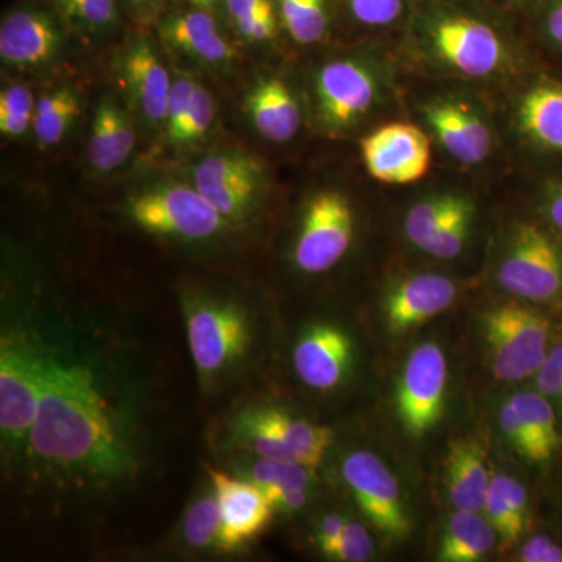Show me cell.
I'll return each mask as SVG.
<instances>
[{"mask_svg": "<svg viewBox=\"0 0 562 562\" xmlns=\"http://www.w3.org/2000/svg\"><path fill=\"white\" fill-rule=\"evenodd\" d=\"M33 453L70 472L113 479L131 453L94 375L80 364L43 357L38 416L29 436Z\"/></svg>", "mask_w": 562, "mask_h": 562, "instance_id": "6da1fadb", "label": "cell"}, {"mask_svg": "<svg viewBox=\"0 0 562 562\" xmlns=\"http://www.w3.org/2000/svg\"><path fill=\"white\" fill-rule=\"evenodd\" d=\"M425 46L447 69L484 79L505 68L508 52L491 24L453 9L428 11L422 20Z\"/></svg>", "mask_w": 562, "mask_h": 562, "instance_id": "7a4b0ae2", "label": "cell"}, {"mask_svg": "<svg viewBox=\"0 0 562 562\" xmlns=\"http://www.w3.org/2000/svg\"><path fill=\"white\" fill-rule=\"evenodd\" d=\"M550 335L549 319L528 306L505 303L491 310L484 336L495 379L514 383L536 375L549 353Z\"/></svg>", "mask_w": 562, "mask_h": 562, "instance_id": "3957f363", "label": "cell"}, {"mask_svg": "<svg viewBox=\"0 0 562 562\" xmlns=\"http://www.w3.org/2000/svg\"><path fill=\"white\" fill-rule=\"evenodd\" d=\"M497 280L503 290L522 301H562V247L538 224H517L498 262Z\"/></svg>", "mask_w": 562, "mask_h": 562, "instance_id": "277c9868", "label": "cell"}, {"mask_svg": "<svg viewBox=\"0 0 562 562\" xmlns=\"http://www.w3.org/2000/svg\"><path fill=\"white\" fill-rule=\"evenodd\" d=\"M128 216L143 231L184 239H209L225 217L195 187L168 184L140 192L128 202Z\"/></svg>", "mask_w": 562, "mask_h": 562, "instance_id": "5b68a950", "label": "cell"}, {"mask_svg": "<svg viewBox=\"0 0 562 562\" xmlns=\"http://www.w3.org/2000/svg\"><path fill=\"white\" fill-rule=\"evenodd\" d=\"M355 213L347 195L321 191L303 211L301 231L294 246V261L305 273L330 271L350 249Z\"/></svg>", "mask_w": 562, "mask_h": 562, "instance_id": "8992f818", "label": "cell"}, {"mask_svg": "<svg viewBox=\"0 0 562 562\" xmlns=\"http://www.w3.org/2000/svg\"><path fill=\"white\" fill-rule=\"evenodd\" d=\"M449 366L436 342H424L412 351L397 390V414L403 428L422 438L441 420L446 402Z\"/></svg>", "mask_w": 562, "mask_h": 562, "instance_id": "52a82bcc", "label": "cell"}, {"mask_svg": "<svg viewBox=\"0 0 562 562\" xmlns=\"http://www.w3.org/2000/svg\"><path fill=\"white\" fill-rule=\"evenodd\" d=\"M341 475L361 512L384 536L402 539L412 531L401 484L375 453L355 450L347 454Z\"/></svg>", "mask_w": 562, "mask_h": 562, "instance_id": "ba28073f", "label": "cell"}, {"mask_svg": "<svg viewBox=\"0 0 562 562\" xmlns=\"http://www.w3.org/2000/svg\"><path fill=\"white\" fill-rule=\"evenodd\" d=\"M43 357L24 344L3 342L0 353V430L9 443H24L38 416Z\"/></svg>", "mask_w": 562, "mask_h": 562, "instance_id": "9c48e42d", "label": "cell"}, {"mask_svg": "<svg viewBox=\"0 0 562 562\" xmlns=\"http://www.w3.org/2000/svg\"><path fill=\"white\" fill-rule=\"evenodd\" d=\"M187 331L192 360L203 375L224 371L249 347V322L233 305L206 302L192 306Z\"/></svg>", "mask_w": 562, "mask_h": 562, "instance_id": "30bf717a", "label": "cell"}, {"mask_svg": "<svg viewBox=\"0 0 562 562\" xmlns=\"http://www.w3.org/2000/svg\"><path fill=\"white\" fill-rule=\"evenodd\" d=\"M317 121L330 133L353 127L371 111L379 94L375 76L355 60L327 63L314 81Z\"/></svg>", "mask_w": 562, "mask_h": 562, "instance_id": "8fae6325", "label": "cell"}, {"mask_svg": "<svg viewBox=\"0 0 562 562\" xmlns=\"http://www.w3.org/2000/svg\"><path fill=\"white\" fill-rule=\"evenodd\" d=\"M66 25L49 5L24 3L0 24V57L16 69L49 65L60 54Z\"/></svg>", "mask_w": 562, "mask_h": 562, "instance_id": "7c38bea8", "label": "cell"}, {"mask_svg": "<svg viewBox=\"0 0 562 562\" xmlns=\"http://www.w3.org/2000/svg\"><path fill=\"white\" fill-rule=\"evenodd\" d=\"M361 155L372 179L387 184H409L430 169V139L405 122L383 125L361 140Z\"/></svg>", "mask_w": 562, "mask_h": 562, "instance_id": "4fadbf2b", "label": "cell"}, {"mask_svg": "<svg viewBox=\"0 0 562 562\" xmlns=\"http://www.w3.org/2000/svg\"><path fill=\"white\" fill-rule=\"evenodd\" d=\"M222 516V550L232 552L257 538L271 522L273 508L268 495L254 482L233 479L209 468Z\"/></svg>", "mask_w": 562, "mask_h": 562, "instance_id": "5bb4252c", "label": "cell"}, {"mask_svg": "<svg viewBox=\"0 0 562 562\" xmlns=\"http://www.w3.org/2000/svg\"><path fill=\"white\" fill-rule=\"evenodd\" d=\"M457 295V284L449 277L414 273L387 292L384 324L392 335H402L449 310Z\"/></svg>", "mask_w": 562, "mask_h": 562, "instance_id": "9a60e30c", "label": "cell"}, {"mask_svg": "<svg viewBox=\"0 0 562 562\" xmlns=\"http://www.w3.org/2000/svg\"><path fill=\"white\" fill-rule=\"evenodd\" d=\"M422 111L436 139L453 160L475 166L490 157V127L471 105L457 99L441 98L425 103Z\"/></svg>", "mask_w": 562, "mask_h": 562, "instance_id": "2e32d148", "label": "cell"}, {"mask_svg": "<svg viewBox=\"0 0 562 562\" xmlns=\"http://www.w3.org/2000/svg\"><path fill=\"white\" fill-rule=\"evenodd\" d=\"M353 360L349 335L335 325L308 328L292 353L294 371L306 386L330 391L346 379Z\"/></svg>", "mask_w": 562, "mask_h": 562, "instance_id": "e0dca14e", "label": "cell"}, {"mask_svg": "<svg viewBox=\"0 0 562 562\" xmlns=\"http://www.w3.org/2000/svg\"><path fill=\"white\" fill-rule=\"evenodd\" d=\"M122 76L150 124L165 125L172 79L147 36L133 38L122 58Z\"/></svg>", "mask_w": 562, "mask_h": 562, "instance_id": "ac0fdd59", "label": "cell"}, {"mask_svg": "<svg viewBox=\"0 0 562 562\" xmlns=\"http://www.w3.org/2000/svg\"><path fill=\"white\" fill-rule=\"evenodd\" d=\"M160 35L173 50L198 61L221 65L235 58V49L222 35L211 11L194 7L169 11L161 18Z\"/></svg>", "mask_w": 562, "mask_h": 562, "instance_id": "d6986e66", "label": "cell"}, {"mask_svg": "<svg viewBox=\"0 0 562 562\" xmlns=\"http://www.w3.org/2000/svg\"><path fill=\"white\" fill-rule=\"evenodd\" d=\"M246 110L255 131L271 143H288L301 131V106L279 77L258 81L247 94Z\"/></svg>", "mask_w": 562, "mask_h": 562, "instance_id": "ffe728a7", "label": "cell"}, {"mask_svg": "<svg viewBox=\"0 0 562 562\" xmlns=\"http://www.w3.org/2000/svg\"><path fill=\"white\" fill-rule=\"evenodd\" d=\"M136 135L131 116L116 99L103 95L92 117L88 139V161L94 171L106 173L121 168L135 149Z\"/></svg>", "mask_w": 562, "mask_h": 562, "instance_id": "44dd1931", "label": "cell"}, {"mask_svg": "<svg viewBox=\"0 0 562 562\" xmlns=\"http://www.w3.org/2000/svg\"><path fill=\"white\" fill-rule=\"evenodd\" d=\"M516 124L532 146L562 154V83L543 80L528 88L517 102Z\"/></svg>", "mask_w": 562, "mask_h": 562, "instance_id": "7402d4cb", "label": "cell"}, {"mask_svg": "<svg viewBox=\"0 0 562 562\" xmlns=\"http://www.w3.org/2000/svg\"><path fill=\"white\" fill-rule=\"evenodd\" d=\"M446 484L454 512H483L491 475L486 453L475 439L461 438L450 446Z\"/></svg>", "mask_w": 562, "mask_h": 562, "instance_id": "603a6c76", "label": "cell"}, {"mask_svg": "<svg viewBox=\"0 0 562 562\" xmlns=\"http://www.w3.org/2000/svg\"><path fill=\"white\" fill-rule=\"evenodd\" d=\"M495 528L486 516L476 512H454L447 524L439 547L438 560L475 562L483 560L495 547Z\"/></svg>", "mask_w": 562, "mask_h": 562, "instance_id": "cb8c5ba5", "label": "cell"}, {"mask_svg": "<svg viewBox=\"0 0 562 562\" xmlns=\"http://www.w3.org/2000/svg\"><path fill=\"white\" fill-rule=\"evenodd\" d=\"M262 416L272 425L292 458L308 468H317L331 446V428L314 425L312 422L295 419L279 408H261Z\"/></svg>", "mask_w": 562, "mask_h": 562, "instance_id": "d4e9b609", "label": "cell"}, {"mask_svg": "<svg viewBox=\"0 0 562 562\" xmlns=\"http://www.w3.org/2000/svg\"><path fill=\"white\" fill-rule=\"evenodd\" d=\"M512 401L522 414L527 430L535 446V462L552 460L560 447L557 409L553 403L539 391L519 392Z\"/></svg>", "mask_w": 562, "mask_h": 562, "instance_id": "484cf974", "label": "cell"}, {"mask_svg": "<svg viewBox=\"0 0 562 562\" xmlns=\"http://www.w3.org/2000/svg\"><path fill=\"white\" fill-rule=\"evenodd\" d=\"M120 0H46L69 31L105 35L120 24Z\"/></svg>", "mask_w": 562, "mask_h": 562, "instance_id": "4316f807", "label": "cell"}, {"mask_svg": "<svg viewBox=\"0 0 562 562\" xmlns=\"http://www.w3.org/2000/svg\"><path fill=\"white\" fill-rule=\"evenodd\" d=\"M80 116V99L70 88H61L36 102L33 132L41 147L57 146Z\"/></svg>", "mask_w": 562, "mask_h": 562, "instance_id": "83f0119b", "label": "cell"}, {"mask_svg": "<svg viewBox=\"0 0 562 562\" xmlns=\"http://www.w3.org/2000/svg\"><path fill=\"white\" fill-rule=\"evenodd\" d=\"M262 181L260 162L249 155L214 154L203 158L194 171V187L199 191L213 188L235 187V184Z\"/></svg>", "mask_w": 562, "mask_h": 562, "instance_id": "f1b7e54d", "label": "cell"}, {"mask_svg": "<svg viewBox=\"0 0 562 562\" xmlns=\"http://www.w3.org/2000/svg\"><path fill=\"white\" fill-rule=\"evenodd\" d=\"M284 31L299 44H316L330 25L328 0H276Z\"/></svg>", "mask_w": 562, "mask_h": 562, "instance_id": "f546056e", "label": "cell"}, {"mask_svg": "<svg viewBox=\"0 0 562 562\" xmlns=\"http://www.w3.org/2000/svg\"><path fill=\"white\" fill-rule=\"evenodd\" d=\"M475 205L465 195L457 194L452 209L443 217L441 225L432 233L430 241L422 249L438 260H452L461 254L471 233Z\"/></svg>", "mask_w": 562, "mask_h": 562, "instance_id": "4dcf8cb0", "label": "cell"}, {"mask_svg": "<svg viewBox=\"0 0 562 562\" xmlns=\"http://www.w3.org/2000/svg\"><path fill=\"white\" fill-rule=\"evenodd\" d=\"M224 11L241 38L251 43L276 38L280 21L276 0H227Z\"/></svg>", "mask_w": 562, "mask_h": 562, "instance_id": "1f68e13d", "label": "cell"}, {"mask_svg": "<svg viewBox=\"0 0 562 562\" xmlns=\"http://www.w3.org/2000/svg\"><path fill=\"white\" fill-rule=\"evenodd\" d=\"M184 541L192 549L222 550V516L216 494L199 498L188 509L183 524Z\"/></svg>", "mask_w": 562, "mask_h": 562, "instance_id": "d6a6232c", "label": "cell"}, {"mask_svg": "<svg viewBox=\"0 0 562 562\" xmlns=\"http://www.w3.org/2000/svg\"><path fill=\"white\" fill-rule=\"evenodd\" d=\"M457 194H438L422 199L409 209L405 217V235L417 249H424L432 233L441 225L443 217L452 209Z\"/></svg>", "mask_w": 562, "mask_h": 562, "instance_id": "836d02e7", "label": "cell"}, {"mask_svg": "<svg viewBox=\"0 0 562 562\" xmlns=\"http://www.w3.org/2000/svg\"><path fill=\"white\" fill-rule=\"evenodd\" d=\"M312 468L297 461L260 458L250 468V482L262 491L284 487H310L313 482Z\"/></svg>", "mask_w": 562, "mask_h": 562, "instance_id": "e575fe53", "label": "cell"}, {"mask_svg": "<svg viewBox=\"0 0 562 562\" xmlns=\"http://www.w3.org/2000/svg\"><path fill=\"white\" fill-rule=\"evenodd\" d=\"M214 116H216V106H214L213 95L205 87L198 83L190 109H188L177 131L165 136L166 144L181 147L198 143L210 132Z\"/></svg>", "mask_w": 562, "mask_h": 562, "instance_id": "d590c367", "label": "cell"}, {"mask_svg": "<svg viewBox=\"0 0 562 562\" xmlns=\"http://www.w3.org/2000/svg\"><path fill=\"white\" fill-rule=\"evenodd\" d=\"M484 516L490 519L492 527L501 535L503 542L513 546L514 542L519 541L525 527L514 516L505 495L495 482L494 475L491 476L490 490H487L486 501L483 506Z\"/></svg>", "mask_w": 562, "mask_h": 562, "instance_id": "8d00e7d4", "label": "cell"}, {"mask_svg": "<svg viewBox=\"0 0 562 562\" xmlns=\"http://www.w3.org/2000/svg\"><path fill=\"white\" fill-rule=\"evenodd\" d=\"M405 0H347L351 18L368 27H384L401 18Z\"/></svg>", "mask_w": 562, "mask_h": 562, "instance_id": "74e56055", "label": "cell"}, {"mask_svg": "<svg viewBox=\"0 0 562 562\" xmlns=\"http://www.w3.org/2000/svg\"><path fill=\"white\" fill-rule=\"evenodd\" d=\"M373 552H375V543L364 525L347 522L330 558L344 562H364L371 560Z\"/></svg>", "mask_w": 562, "mask_h": 562, "instance_id": "f35d334b", "label": "cell"}, {"mask_svg": "<svg viewBox=\"0 0 562 562\" xmlns=\"http://www.w3.org/2000/svg\"><path fill=\"white\" fill-rule=\"evenodd\" d=\"M498 422H501L503 435L512 442L514 450L528 461L535 462V446H532L530 432L527 430L522 414L512 398L502 406Z\"/></svg>", "mask_w": 562, "mask_h": 562, "instance_id": "ab89813d", "label": "cell"}, {"mask_svg": "<svg viewBox=\"0 0 562 562\" xmlns=\"http://www.w3.org/2000/svg\"><path fill=\"white\" fill-rule=\"evenodd\" d=\"M535 376L538 391L562 409V341L550 347Z\"/></svg>", "mask_w": 562, "mask_h": 562, "instance_id": "60d3db41", "label": "cell"}, {"mask_svg": "<svg viewBox=\"0 0 562 562\" xmlns=\"http://www.w3.org/2000/svg\"><path fill=\"white\" fill-rule=\"evenodd\" d=\"M198 81L192 80V77L181 76L172 81L171 94H169L168 114H166L165 122V136L171 135L177 131V127L183 121L184 114L190 109L192 95H194Z\"/></svg>", "mask_w": 562, "mask_h": 562, "instance_id": "b9f144b4", "label": "cell"}, {"mask_svg": "<svg viewBox=\"0 0 562 562\" xmlns=\"http://www.w3.org/2000/svg\"><path fill=\"white\" fill-rule=\"evenodd\" d=\"M519 560L524 562H562V547L549 536H532L520 549Z\"/></svg>", "mask_w": 562, "mask_h": 562, "instance_id": "7bdbcfd3", "label": "cell"}, {"mask_svg": "<svg viewBox=\"0 0 562 562\" xmlns=\"http://www.w3.org/2000/svg\"><path fill=\"white\" fill-rule=\"evenodd\" d=\"M36 102L31 88L16 83L5 88L0 94V114H33Z\"/></svg>", "mask_w": 562, "mask_h": 562, "instance_id": "ee69618b", "label": "cell"}, {"mask_svg": "<svg viewBox=\"0 0 562 562\" xmlns=\"http://www.w3.org/2000/svg\"><path fill=\"white\" fill-rule=\"evenodd\" d=\"M273 512L295 513L305 508L310 501L308 487H284V490L265 491Z\"/></svg>", "mask_w": 562, "mask_h": 562, "instance_id": "f6af8a7d", "label": "cell"}, {"mask_svg": "<svg viewBox=\"0 0 562 562\" xmlns=\"http://www.w3.org/2000/svg\"><path fill=\"white\" fill-rule=\"evenodd\" d=\"M346 524L347 520L339 514H328L322 519L319 530H317V542H319L322 553L325 557H330L336 543L341 539Z\"/></svg>", "mask_w": 562, "mask_h": 562, "instance_id": "bcb514c9", "label": "cell"}, {"mask_svg": "<svg viewBox=\"0 0 562 562\" xmlns=\"http://www.w3.org/2000/svg\"><path fill=\"white\" fill-rule=\"evenodd\" d=\"M546 213L554 231L562 235V181H558L552 190L547 192Z\"/></svg>", "mask_w": 562, "mask_h": 562, "instance_id": "7dc6e473", "label": "cell"}, {"mask_svg": "<svg viewBox=\"0 0 562 562\" xmlns=\"http://www.w3.org/2000/svg\"><path fill=\"white\" fill-rule=\"evenodd\" d=\"M33 127V114H0V132L7 136L24 135Z\"/></svg>", "mask_w": 562, "mask_h": 562, "instance_id": "c3c4849f", "label": "cell"}, {"mask_svg": "<svg viewBox=\"0 0 562 562\" xmlns=\"http://www.w3.org/2000/svg\"><path fill=\"white\" fill-rule=\"evenodd\" d=\"M546 32L554 44L562 47V0H554L547 10Z\"/></svg>", "mask_w": 562, "mask_h": 562, "instance_id": "681fc988", "label": "cell"}, {"mask_svg": "<svg viewBox=\"0 0 562 562\" xmlns=\"http://www.w3.org/2000/svg\"><path fill=\"white\" fill-rule=\"evenodd\" d=\"M122 2H124L128 9H132L136 16L143 18V20L158 14V11L165 5V0H122Z\"/></svg>", "mask_w": 562, "mask_h": 562, "instance_id": "f907efd6", "label": "cell"}, {"mask_svg": "<svg viewBox=\"0 0 562 562\" xmlns=\"http://www.w3.org/2000/svg\"><path fill=\"white\" fill-rule=\"evenodd\" d=\"M183 2L187 3L188 7H194V9L206 10L214 13L216 10H224L227 0H183Z\"/></svg>", "mask_w": 562, "mask_h": 562, "instance_id": "816d5d0a", "label": "cell"}]
</instances>
